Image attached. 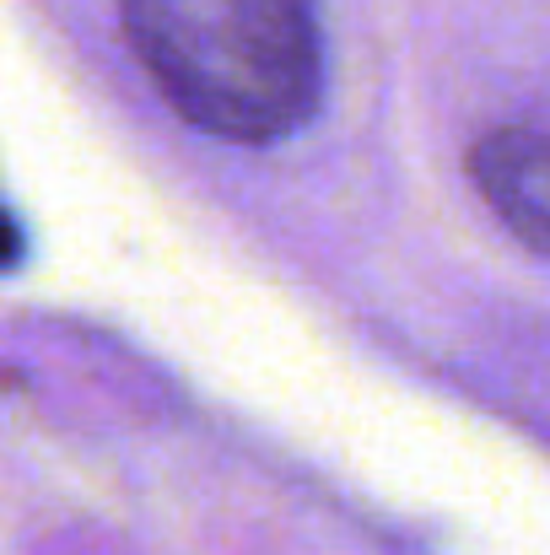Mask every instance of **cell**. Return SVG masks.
Listing matches in <instances>:
<instances>
[{
    "instance_id": "6da1fadb",
    "label": "cell",
    "mask_w": 550,
    "mask_h": 555,
    "mask_svg": "<svg viewBox=\"0 0 550 555\" xmlns=\"http://www.w3.org/2000/svg\"><path fill=\"white\" fill-rule=\"evenodd\" d=\"M125 38L168 108L221 141H281L324 98L314 0H125Z\"/></svg>"
},
{
    "instance_id": "7a4b0ae2",
    "label": "cell",
    "mask_w": 550,
    "mask_h": 555,
    "mask_svg": "<svg viewBox=\"0 0 550 555\" xmlns=\"http://www.w3.org/2000/svg\"><path fill=\"white\" fill-rule=\"evenodd\" d=\"M470 179L481 199L550 259V130L502 125L470 152Z\"/></svg>"
}]
</instances>
